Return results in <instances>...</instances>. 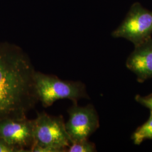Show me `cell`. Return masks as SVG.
Returning a JSON list of instances; mask_svg holds the SVG:
<instances>
[{
    "mask_svg": "<svg viewBox=\"0 0 152 152\" xmlns=\"http://www.w3.org/2000/svg\"><path fill=\"white\" fill-rule=\"evenodd\" d=\"M36 71L21 48L0 42V120L27 117L34 108L38 102Z\"/></svg>",
    "mask_w": 152,
    "mask_h": 152,
    "instance_id": "cell-1",
    "label": "cell"
},
{
    "mask_svg": "<svg viewBox=\"0 0 152 152\" xmlns=\"http://www.w3.org/2000/svg\"><path fill=\"white\" fill-rule=\"evenodd\" d=\"M36 90L42 106L48 108L60 99H69L77 103L81 99H88L86 86L81 81H63L58 77L36 71Z\"/></svg>",
    "mask_w": 152,
    "mask_h": 152,
    "instance_id": "cell-2",
    "label": "cell"
},
{
    "mask_svg": "<svg viewBox=\"0 0 152 152\" xmlns=\"http://www.w3.org/2000/svg\"><path fill=\"white\" fill-rule=\"evenodd\" d=\"M112 36L114 38L126 39L134 46L152 38V11L139 2L134 3Z\"/></svg>",
    "mask_w": 152,
    "mask_h": 152,
    "instance_id": "cell-3",
    "label": "cell"
},
{
    "mask_svg": "<svg viewBox=\"0 0 152 152\" xmlns=\"http://www.w3.org/2000/svg\"><path fill=\"white\" fill-rule=\"evenodd\" d=\"M34 144L66 149L71 141L62 115L52 116L45 112L37 113L34 120Z\"/></svg>",
    "mask_w": 152,
    "mask_h": 152,
    "instance_id": "cell-4",
    "label": "cell"
},
{
    "mask_svg": "<svg viewBox=\"0 0 152 152\" xmlns=\"http://www.w3.org/2000/svg\"><path fill=\"white\" fill-rule=\"evenodd\" d=\"M68 110V120L65 123L66 132L71 142L88 139L99 127V118L94 107H85L73 103Z\"/></svg>",
    "mask_w": 152,
    "mask_h": 152,
    "instance_id": "cell-5",
    "label": "cell"
},
{
    "mask_svg": "<svg viewBox=\"0 0 152 152\" xmlns=\"http://www.w3.org/2000/svg\"><path fill=\"white\" fill-rule=\"evenodd\" d=\"M0 138L24 152H30L34 144V120L24 117L0 120Z\"/></svg>",
    "mask_w": 152,
    "mask_h": 152,
    "instance_id": "cell-6",
    "label": "cell"
},
{
    "mask_svg": "<svg viewBox=\"0 0 152 152\" xmlns=\"http://www.w3.org/2000/svg\"><path fill=\"white\" fill-rule=\"evenodd\" d=\"M126 65L136 75L139 82L142 83L152 78V38L135 46Z\"/></svg>",
    "mask_w": 152,
    "mask_h": 152,
    "instance_id": "cell-7",
    "label": "cell"
},
{
    "mask_svg": "<svg viewBox=\"0 0 152 152\" xmlns=\"http://www.w3.org/2000/svg\"><path fill=\"white\" fill-rule=\"evenodd\" d=\"M131 139L134 144L139 145L145 140L152 139V113L149 119L144 124L139 126L132 134Z\"/></svg>",
    "mask_w": 152,
    "mask_h": 152,
    "instance_id": "cell-8",
    "label": "cell"
},
{
    "mask_svg": "<svg viewBox=\"0 0 152 152\" xmlns=\"http://www.w3.org/2000/svg\"><path fill=\"white\" fill-rule=\"evenodd\" d=\"M97 151L94 143L87 140L71 142L66 152H95Z\"/></svg>",
    "mask_w": 152,
    "mask_h": 152,
    "instance_id": "cell-9",
    "label": "cell"
},
{
    "mask_svg": "<svg viewBox=\"0 0 152 152\" xmlns=\"http://www.w3.org/2000/svg\"><path fill=\"white\" fill-rule=\"evenodd\" d=\"M135 99L138 103L149 109L152 113V94L147 96L137 95Z\"/></svg>",
    "mask_w": 152,
    "mask_h": 152,
    "instance_id": "cell-10",
    "label": "cell"
},
{
    "mask_svg": "<svg viewBox=\"0 0 152 152\" xmlns=\"http://www.w3.org/2000/svg\"><path fill=\"white\" fill-rule=\"evenodd\" d=\"M30 152H66V149L53 147L38 146L34 144Z\"/></svg>",
    "mask_w": 152,
    "mask_h": 152,
    "instance_id": "cell-11",
    "label": "cell"
},
{
    "mask_svg": "<svg viewBox=\"0 0 152 152\" xmlns=\"http://www.w3.org/2000/svg\"><path fill=\"white\" fill-rule=\"evenodd\" d=\"M0 152H24L22 149L15 147L0 138Z\"/></svg>",
    "mask_w": 152,
    "mask_h": 152,
    "instance_id": "cell-12",
    "label": "cell"
}]
</instances>
